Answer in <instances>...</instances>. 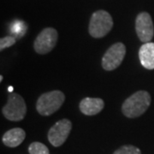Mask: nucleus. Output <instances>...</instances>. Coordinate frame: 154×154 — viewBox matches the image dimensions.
I'll list each match as a JSON object with an SVG mask.
<instances>
[{
	"mask_svg": "<svg viewBox=\"0 0 154 154\" xmlns=\"http://www.w3.org/2000/svg\"><path fill=\"white\" fill-rule=\"evenodd\" d=\"M151 100V96L146 91H138L123 102L122 111L128 118L139 117L148 109Z\"/></svg>",
	"mask_w": 154,
	"mask_h": 154,
	"instance_id": "f257e3e1",
	"label": "nucleus"
},
{
	"mask_svg": "<svg viewBox=\"0 0 154 154\" xmlns=\"http://www.w3.org/2000/svg\"><path fill=\"white\" fill-rule=\"evenodd\" d=\"M65 100V95L63 92L54 90L43 94L37 100L36 109L41 116H48L60 109Z\"/></svg>",
	"mask_w": 154,
	"mask_h": 154,
	"instance_id": "f03ea898",
	"label": "nucleus"
},
{
	"mask_svg": "<svg viewBox=\"0 0 154 154\" xmlns=\"http://www.w3.org/2000/svg\"><path fill=\"white\" fill-rule=\"evenodd\" d=\"M113 28L112 17L105 11H97L92 15L88 31L94 38H103Z\"/></svg>",
	"mask_w": 154,
	"mask_h": 154,
	"instance_id": "7ed1b4c3",
	"label": "nucleus"
},
{
	"mask_svg": "<svg viewBox=\"0 0 154 154\" xmlns=\"http://www.w3.org/2000/svg\"><path fill=\"white\" fill-rule=\"evenodd\" d=\"M2 113L10 121H22L27 113V106L23 98L17 94H10L6 105L2 108Z\"/></svg>",
	"mask_w": 154,
	"mask_h": 154,
	"instance_id": "20e7f679",
	"label": "nucleus"
},
{
	"mask_svg": "<svg viewBox=\"0 0 154 154\" xmlns=\"http://www.w3.org/2000/svg\"><path fill=\"white\" fill-rule=\"evenodd\" d=\"M57 38L58 33L55 28H45L38 33V35L35 38L33 48L38 54H47L54 49L57 42Z\"/></svg>",
	"mask_w": 154,
	"mask_h": 154,
	"instance_id": "39448f33",
	"label": "nucleus"
},
{
	"mask_svg": "<svg viewBox=\"0 0 154 154\" xmlns=\"http://www.w3.org/2000/svg\"><path fill=\"white\" fill-rule=\"evenodd\" d=\"M126 54V47L121 43H116L106 51L102 58V67L105 70L111 71L121 65Z\"/></svg>",
	"mask_w": 154,
	"mask_h": 154,
	"instance_id": "423d86ee",
	"label": "nucleus"
},
{
	"mask_svg": "<svg viewBox=\"0 0 154 154\" xmlns=\"http://www.w3.org/2000/svg\"><path fill=\"white\" fill-rule=\"evenodd\" d=\"M72 129V122L69 119H62L57 122L50 128L48 140L53 146L58 147L66 141Z\"/></svg>",
	"mask_w": 154,
	"mask_h": 154,
	"instance_id": "0eeeda50",
	"label": "nucleus"
},
{
	"mask_svg": "<svg viewBox=\"0 0 154 154\" xmlns=\"http://www.w3.org/2000/svg\"><path fill=\"white\" fill-rule=\"evenodd\" d=\"M135 30L141 42L148 43L154 36V26L152 17L147 12H141L135 20Z\"/></svg>",
	"mask_w": 154,
	"mask_h": 154,
	"instance_id": "6e6552de",
	"label": "nucleus"
},
{
	"mask_svg": "<svg viewBox=\"0 0 154 154\" xmlns=\"http://www.w3.org/2000/svg\"><path fill=\"white\" fill-rule=\"evenodd\" d=\"M105 102L102 99L99 98H85L83 99L79 108L84 115L94 116L99 114L104 109Z\"/></svg>",
	"mask_w": 154,
	"mask_h": 154,
	"instance_id": "1a4fd4ad",
	"label": "nucleus"
},
{
	"mask_svg": "<svg viewBox=\"0 0 154 154\" xmlns=\"http://www.w3.org/2000/svg\"><path fill=\"white\" fill-rule=\"evenodd\" d=\"M26 137V133L21 128H15L5 133L2 141L9 147H17L23 142Z\"/></svg>",
	"mask_w": 154,
	"mask_h": 154,
	"instance_id": "9d476101",
	"label": "nucleus"
},
{
	"mask_svg": "<svg viewBox=\"0 0 154 154\" xmlns=\"http://www.w3.org/2000/svg\"><path fill=\"white\" fill-rule=\"evenodd\" d=\"M139 58L141 65L147 69H154V43H145L139 50Z\"/></svg>",
	"mask_w": 154,
	"mask_h": 154,
	"instance_id": "9b49d317",
	"label": "nucleus"
},
{
	"mask_svg": "<svg viewBox=\"0 0 154 154\" xmlns=\"http://www.w3.org/2000/svg\"><path fill=\"white\" fill-rule=\"evenodd\" d=\"M27 30V25L25 22L22 21H16L11 24V32L12 36L15 38H21L22 37Z\"/></svg>",
	"mask_w": 154,
	"mask_h": 154,
	"instance_id": "f8f14e48",
	"label": "nucleus"
},
{
	"mask_svg": "<svg viewBox=\"0 0 154 154\" xmlns=\"http://www.w3.org/2000/svg\"><path fill=\"white\" fill-rule=\"evenodd\" d=\"M29 154H50L48 147L40 142H33L28 146Z\"/></svg>",
	"mask_w": 154,
	"mask_h": 154,
	"instance_id": "ddd939ff",
	"label": "nucleus"
},
{
	"mask_svg": "<svg viewBox=\"0 0 154 154\" xmlns=\"http://www.w3.org/2000/svg\"><path fill=\"white\" fill-rule=\"evenodd\" d=\"M113 154H141L140 150L132 145L122 146L119 149L115 151Z\"/></svg>",
	"mask_w": 154,
	"mask_h": 154,
	"instance_id": "4468645a",
	"label": "nucleus"
},
{
	"mask_svg": "<svg viewBox=\"0 0 154 154\" xmlns=\"http://www.w3.org/2000/svg\"><path fill=\"white\" fill-rule=\"evenodd\" d=\"M17 42V38H15L12 35H9V36H5L4 38L0 39V50L1 51H4L8 47H11V45L16 44Z\"/></svg>",
	"mask_w": 154,
	"mask_h": 154,
	"instance_id": "2eb2a0df",
	"label": "nucleus"
},
{
	"mask_svg": "<svg viewBox=\"0 0 154 154\" xmlns=\"http://www.w3.org/2000/svg\"><path fill=\"white\" fill-rule=\"evenodd\" d=\"M2 80H3V76H2V75H1V76H0V81H1V82H2Z\"/></svg>",
	"mask_w": 154,
	"mask_h": 154,
	"instance_id": "dca6fc26",
	"label": "nucleus"
}]
</instances>
